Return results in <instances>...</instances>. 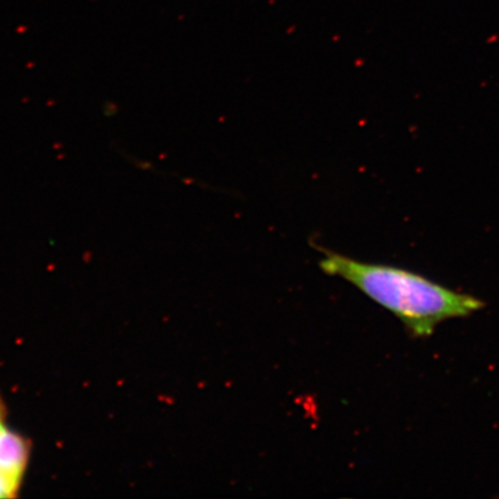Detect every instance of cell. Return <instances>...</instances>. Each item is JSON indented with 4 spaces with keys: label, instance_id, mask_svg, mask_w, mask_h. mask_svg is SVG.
<instances>
[{
    "label": "cell",
    "instance_id": "obj_1",
    "mask_svg": "<svg viewBox=\"0 0 499 499\" xmlns=\"http://www.w3.org/2000/svg\"><path fill=\"white\" fill-rule=\"evenodd\" d=\"M322 253L319 267L341 277L390 311L415 338L432 335L439 324L464 318L484 308V302L444 287L403 268L358 261L314 245Z\"/></svg>",
    "mask_w": 499,
    "mask_h": 499
},
{
    "label": "cell",
    "instance_id": "obj_2",
    "mask_svg": "<svg viewBox=\"0 0 499 499\" xmlns=\"http://www.w3.org/2000/svg\"><path fill=\"white\" fill-rule=\"evenodd\" d=\"M7 415L0 394V499L18 497L32 452L29 439L8 425Z\"/></svg>",
    "mask_w": 499,
    "mask_h": 499
}]
</instances>
